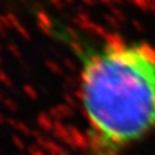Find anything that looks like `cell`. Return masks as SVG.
I'll list each match as a JSON object with an SVG mask.
<instances>
[{
	"instance_id": "cell-1",
	"label": "cell",
	"mask_w": 155,
	"mask_h": 155,
	"mask_svg": "<svg viewBox=\"0 0 155 155\" xmlns=\"http://www.w3.org/2000/svg\"><path fill=\"white\" fill-rule=\"evenodd\" d=\"M78 59L90 155H121L155 130V47L139 40L90 41L58 30Z\"/></svg>"
}]
</instances>
